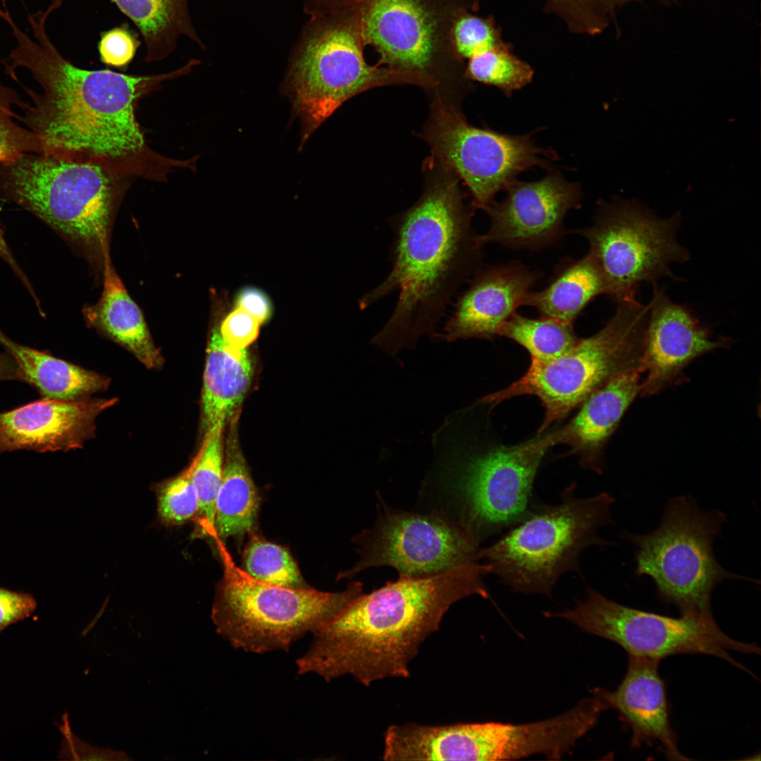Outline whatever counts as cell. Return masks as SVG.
Listing matches in <instances>:
<instances>
[{"instance_id": "1", "label": "cell", "mask_w": 761, "mask_h": 761, "mask_svg": "<svg viewBox=\"0 0 761 761\" xmlns=\"http://www.w3.org/2000/svg\"><path fill=\"white\" fill-rule=\"evenodd\" d=\"M51 3L44 10L27 13L34 39L16 23L8 25L16 46L2 60L6 74L27 69L39 92L18 82L31 99L18 120L40 140L44 153L89 162L125 177L165 182L176 169L194 170L196 158L173 159L147 144L135 116L139 99L163 82L190 73L197 63L191 60L171 72L125 75L110 70H86L66 59L47 30L49 17L56 11Z\"/></svg>"}, {"instance_id": "2", "label": "cell", "mask_w": 761, "mask_h": 761, "mask_svg": "<svg viewBox=\"0 0 761 761\" xmlns=\"http://www.w3.org/2000/svg\"><path fill=\"white\" fill-rule=\"evenodd\" d=\"M481 591L480 578L470 566L399 576L360 595L314 633L309 649L297 661L298 673H314L328 681L351 675L364 686L407 677L409 662L450 607Z\"/></svg>"}, {"instance_id": "3", "label": "cell", "mask_w": 761, "mask_h": 761, "mask_svg": "<svg viewBox=\"0 0 761 761\" xmlns=\"http://www.w3.org/2000/svg\"><path fill=\"white\" fill-rule=\"evenodd\" d=\"M456 180L431 187L394 221L392 268L359 301L365 309L398 292L396 306L372 344L388 354L435 332L457 290L480 268L483 245Z\"/></svg>"}, {"instance_id": "4", "label": "cell", "mask_w": 761, "mask_h": 761, "mask_svg": "<svg viewBox=\"0 0 761 761\" xmlns=\"http://www.w3.org/2000/svg\"><path fill=\"white\" fill-rule=\"evenodd\" d=\"M433 441L435 457L420 490L421 511L441 516L479 543L527 514L539 466L552 447L547 433L514 445L479 446L455 414Z\"/></svg>"}, {"instance_id": "5", "label": "cell", "mask_w": 761, "mask_h": 761, "mask_svg": "<svg viewBox=\"0 0 761 761\" xmlns=\"http://www.w3.org/2000/svg\"><path fill=\"white\" fill-rule=\"evenodd\" d=\"M126 178L89 162L27 154L0 163V196L104 261Z\"/></svg>"}, {"instance_id": "6", "label": "cell", "mask_w": 761, "mask_h": 761, "mask_svg": "<svg viewBox=\"0 0 761 761\" xmlns=\"http://www.w3.org/2000/svg\"><path fill=\"white\" fill-rule=\"evenodd\" d=\"M575 487H567L557 505L531 508L497 540L481 547L490 574L515 592L550 596L563 574L579 570L585 549L610 544L599 530L612 523L614 497L605 492L579 497Z\"/></svg>"}, {"instance_id": "7", "label": "cell", "mask_w": 761, "mask_h": 761, "mask_svg": "<svg viewBox=\"0 0 761 761\" xmlns=\"http://www.w3.org/2000/svg\"><path fill=\"white\" fill-rule=\"evenodd\" d=\"M223 576L211 618L217 632L236 648L263 653L287 650L307 633L319 631L363 593V583L341 592L287 588L258 581L237 567L214 536Z\"/></svg>"}, {"instance_id": "8", "label": "cell", "mask_w": 761, "mask_h": 761, "mask_svg": "<svg viewBox=\"0 0 761 761\" xmlns=\"http://www.w3.org/2000/svg\"><path fill=\"white\" fill-rule=\"evenodd\" d=\"M616 302L614 314L598 332L579 338L559 357L531 359L521 378L478 402L495 406L516 396H536L545 412L537 432L541 434L613 377L630 371L640 372L648 304L640 302L636 295Z\"/></svg>"}, {"instance_id": "9", "label": "cell", "mask_w": 761, "mask_h": 761, "mask_svg": "<svg viewBox=\"0 0 761 761\" xmlns=\"http://www.w3.org/2000/svg\"><path fill=\"white\" fill-rule=\"evenodd\" d=\"M307 37L284 85L303 125L302 142L345 101L370 88L392 83L428 86L423 78L371 66L364 56L360 0H338Z\"/></svg>"}, {"instance_id": "10", "label": "cell", "mask_w": 761, "mask_h": 761, "mask_svg": "<svg viewBox=\"0 0 761 761\" xmlns=\"http://www.w3.org/2000/svg\"><path fill=\"white\" fill-rule=\"evenodd\" d=\"M726 520L719 510H700L691 497L671 499L657 528L623 535L636 547V574L650 576L660 599L681 614L712 616L711 596L719 583L750 579L725 570L714 555V540Z\"/></svg>"}, {"instance_id": "11", "label": "cell", "mask_w": 761, "mask_h": 761, "mask_svg": "<svg viewBox=\"0 0 761 761\" xmlns=\"http://www.w3.org/2000/svg\"><path fill=\"white\" fill-rule=\"evenodd\" d=\"M680 225L679 213L661 218L636 199L614 197L599 204L592 225L574 233L588 240L587 254L602 278L606 295L617 302L636 295L641 283L662 277L677 281L670 265L690 259L677 240Z\"/></svg>"}, {"instance_id": "12", "label": "cell", "mask_w": 761, "mask_h": 761, "mask_svg": "<svg viewBox=\"0 0 761 761\" xmlns=\"http://www.w3.org/2000/svg\"><path fill=\"white\" fill-rule=\"evenodd\" d=\"M545 615L566 619L587 633L617 643L628 655L635 657L660 661L674 655H709L747 671L729 652L760 653L755 644L727 636L713 616L671 617L646 612L613 601L590 586L586 598L573 607Z\"/></svg>"}, {"instance_id": "13", "label": "cell", "mask_w": 761, "mask_h": 761, "mask_svg": "<svg viewBox=\"0 0 761 761\" xmlns=\"http://www.w3.org/2000/svg\"><path fill=\"white\" fill-rule=\"evenodd\" d=\"M376 498L373 526L354 539L359 560L340 578L385 566L399 576H419L483 562L480 543L441 516L392 507L378 493Z\"/></svg>"}, {"instance_id": "14", "label": "cell", "mask_w": 761, "mask_h": 761, "mask_svg": "<svg viewBox=\"0 0 761 761\" xmlns=\"http://www.w3.org/2000/svg\"><path fill=\"white\" fill-rule=\"evenodd\" d=\"M469 9L478 10L475 0H360L364 44L378 54L379 65L434 85L443 64L462 61L452 30Z\"/></svg>"}, {"instance_id": "15", "label": "cell", "mask_w": 761, "mask_h": 761, "mask_svg": "<svg viewBox=\"0 0 761 761\" xmlns=\"http://www.w3.org/2000/svg\"><path fill=\"white\" fill-rule=\"evenodd\" d=\"M427 137L435 154L464 180L472 205L484 211L519 173L547 166L551 154L536 146L528 135L474 127L440 98L434 104Z\"/></svg>"}, {"instance_id": "16", "label": "cell", "mask_w": 761, "mask_h": 761, "mask_svg": "<svg viewBox=\"0 0 761 761\" xmlns=\"http://www.w3.org/2000/svg\"><path fill=\"white\" fill-rule=\"evenodd\" d=\"M500 202L486 210L490 225L479 235L484 246L497 243L513 249H538L553 245L564 236L567 214L580 207L579 185L552 172L533 182L516 180L506 188Z\"/></svg>"}, {"instance_id": "17", "label": "cell", "mask_w": 761, "mask_h": 761, "mask_svg": "<svg viewBox=\"0 0 761 761\" xmlns=\"http://www.w3.org/2000/svg\"><path fill=\"white\" fill-rule=\"evenodd\" d=\"M640 372L646 373L640 383L642 397L687 380L685 369L699 357L719 348H728L734 340L722 337L713 340L710 328L687 307L674 302L652 283V297Z\"/></svg>"}, {"instance_id": "18", "label": "cell", "mask_w": 761, "mask_h": 761, "mask_svg": "<svg viewBox=\"0 0 761 761\" xmlns=\"http://www.w3.org/2000/svg\"><path fill=\"white\" fill-rule=\"evenodd\" d=\"M115 400L44 398L0 413V453L39 452L79 448L92 434L94 421Z\"/></svg>"}, {"instance_id": "19", "label": "cell", "mask_w": 761, "mask_h": 761, "mask_svg": "<svg viewBox=\"0 0 761 761\" xmlns=\"http://www.w3.org/2000/svg\"><path fill=\"white\" fill-rule=\"evenodd\" d=\"M458 297L443 328L447 342L470 338L492 340L540 277L519 261L479 268Z\"/></svg>"}, {"instance_id": "20", "label": "cell", "mask_w": 761, "mask_h": 761, "mask_svg": "<svg viewBox=\"0 0 761 761\" xmlns=\"http://www.w3.org/2000/svg\"><path fill=\"white\" fill-rule=\"evenodd\" d=\"M660 660L629 655L622 681L613 691L596 688L594 695L614 709L631 729V745L656 744L669 760H687L679 751L670 721L666 686Z\"/></svg>"}, {"instance_id": "21", "label": "cell", "mask_w": 761, "mask_h": 761, "mask_svg": "<svg viewBox=\"0 0 761 761\" xmlns=\"http://www.w3.org/2000/svg\"><path fill=\"white\" fill-rule=\"evenodd\" d=\"M640 373H622L592 392L572 419L547 433L552 446L568 445L583 468L602 473L604 447L639 395Z\"/></svg>"}, {"instance_id": "22", "label": "cell", "mask_w": 761, "mask_h": 761, "mask_svg": "<svg viewBox=\"0 0 761 761\" xmlns=\"http://www.w3.org/2000/svg\"><path fill=\"white\" fill-rule=\"evenodd\" d=\"M104 289L98 302L85 309L91 324L130 350L148 368H157L163 359L156 347L142 311L132 299L111 266L104 261Z\"/></svg>"}, {"instance_id": "23", "label": "cell", "mask_w": 761, "mask_h": 761, "mask_svg": "<svg viewBox=\"0 0 761 761\" xmlns=\"http://www.w3.org/2000/svg\"><path fill=\"white\" fill-rule=\"evenodd\" d=\"M252 376L245 349L228 345L214 330L208 347L203 380V425L206 431L231 419L245 395Z\"/></svg>"}, {"instance_id": "24", "label": "cell", "mask_w": 761, "mask_h": 761, "mask_svg": "<svg viewBox=\"0 0 761 761\" xmlns=\"http://www.w3.org/2000/svg\"><path fill=\"white\" fill-rule=\"evenodd\" d=\"M0 345L18 365L22 381L35 387L44 398L74 400L106 389L107 378L46 352L21 345L0 330Z\"/></svg>"}, {"instance_id": "25", "label": "cell", "mask_w": 761, "mask_h": 761, "mask_svg": "<svg viewBox=\"0 0 761 761\" xmlns=\"http://www.w3.org/2000/svg\"><path fill=\"white\" fill-rule=\"evenodd\" d=\"M237 414L226 442L221 486L215 505L214 534L221 540L252 530L259 498L240 451L236 433Z\"/></svg>"}, {"instance_id": "26", "label": "cell", "mask_w": 761, "mask_h": 761, "mask_svg": "<svg viewBox=\"0 0 761 761\" xmlns=\"http://www.w3.org/2000/svg\"><path fill=\"white\" fill-rule=\"evenodd\" d=\"M606 294L602 278L588 254L564 260L550 283L538 292L530 291L524 305L536 309L540 316L574 325L586 306Z\"/></svg>"}, {"instance_id": "27", "label": "cell", "mask_w": 761, "mask_h": 761, "mask_svg": "<svg viewBox=\"0 0 761 761\" xmlns=\"http://www.w3.org/2000/svg\"><path fill=\"white\" fill-rule=\"evenodd\" d=\"M137 26L146 45L144 61H159L175 51L181 36L201 44L187 0H111Z\"/></svg>"}, {"instance_id": "28", "label": "cell", "mask_w": 761, "mask_h": 761, "mask_svg": "<svg viewBox=\"0 0 761 761\" xmlns=\"http://www.w3.org/2000/svg\"><path fill=\"white\" fill-rule=\"evenodd\" d=\"M497 336L514 341L528 352L531 359L538 360L559 357L580 338L572 324L542 316L528 318L516 311L501 325Z\"/></svg>"}, {"instance_id": "29", "label": "cell", "mask_w": 761, "mask_h": 761, "mask_svg": "<svg viewBox=\"0 0 761 761\" xmlns=\"http://www.w3.org/2000/svg\"><path fill=\"white\" fill-rule=\"evenodd\" d=\"M225 421L220 420L206 431L202 445L185 470L197 493L198 516L202 532L214 534L215 505L223 468V432Z\"/></svg>"}, {"instance_id": "30", "label": "cell", "mask_w": 761, "mask_h": 761, "mask_svg": "<svg viewBox=\"0 0 761 761\" xmlns=\"http://www.w3.org/2000/svg\"><path fill=\"white\" fill-rule=\"evenodd\" d=\"M466 75L495 86L509 96L531 82V66L513 54L510 45L495 49L469 59Z\"/></svg>"}, {"instance_id": "31", "label": "cell", "mask_w": 761, "mask_h": 761, "mask_svg": "<svg viewBox=\"0 0 761 761\" xmlns=\"http://www.w3.org/2000/svg\"><path fill=\"white\" fill-rule=\"evenodd\" d=\"M244 565V571L258 581L287 588L303 587L297 564L278 545L253 538L245 551Z\"/></svg>"}, {"instance_id": "32", "label": "cell", "mask_w": 761, "mask_h": 761, "mask_svg": "<svg viewBox=\"0 0 761 761\" xmlns=\"http://www.w3.org/2000/svg\"><path fill=\"white\" fill-rule=\"evenodd\" d=\"M27 104L11 87L0 81V163L12 162L27 154H44L38 137L16 120L13 106Z\"/></svg>"}, {"instance_id": "33", "label": "cell", "mask_w": 761, "mask_h": 761, "mask_svg": "<svg viewBox=\"0 0 761 761\" xmlns=\"http://www.w3.org/2000/svg\"><path fill=\"white\" fill-rule=\"evenodd\" d=\"M476 11H464L454 24V47L462 60L507 45L493 18L477 16Z\"/></svg>"}, {"instance_id": "34", "label": "cell", "mask_w": 761, "mask_h": 761, "mask_svg": "<svg viewBox=\"0 0 761 761\" xmlns=\"http://www.w3.org/2000/svg\"><path fill=\"white\" fill-rule=\"evenodd\" d=\"M546 8L575 33L596 35L608 25L613 8L605 0H546Z\"/></svg>"}, {"instance_id": "35", "label": "cell", "mask_w": 761, "mask_h": 761, "mask_svg": "<svg viewBox=\"0 0 761 761\" xmlns=\"http://www.w3.org/2000/svg\"><path fill=\"white\" fill-rule=\"evenodd\" d=\"M198 510L197 493L186 471L159 489L158 512L165 522L185 523L197 515Z\"/></svg>"}, {"instance_id": "36", "label": "cell", "mask_w": 761, "mask_h": 761, "mask_svg": "<svg viewBox=\"0 0 761 761\" xmlns=\"http://www.w3.org/2000/svg\"><path fill=\"white\" fill-rule=\"evenodd\" d=\"M140 41L127 25H122L101 33L98 43L100 61L104 64L126 68L132 61Z\"/></svg>"}, {"instance_id": "37", "label": "cell", "mask_w": 761, "mask_h": 761, "mask_svg": "<svg viewBox=\"0 0 761 761\" xmlns=\"http://www.w3.org/2000/svg\"><path fill=\"white\" fill-rule=\"evenodd\" d=\"M68 722L65 721L62 726L61 731L63 738L59 755L61 759L94 761L132 760L123 751L99 748L81 740L72 733Z\"/></svg>"}, {"instance_id": "38", "label": "cell", "mask_w": 761, "mask_h": 761, "mask_svg": "<svg viewBox=\"0 0 761 761\" xmlns=\"http://www.w3.org/2000/svg\"><path fill=\"white\" fill-rule=\"evenodd\" d=\"M259 325L254 318L237 307L224 320L219 332L230 346L245 349L258 336Z\"/></svg>"}, {"instance_id": "39", "label": "cell", "mask_w": 761, "mask_h": 761, "mask_svg": "<svg viewBox=\"0 0 761 761\" xmlns=\"http://www.w3.org/2000/svg\"><path fill=\"white\" fill-rule=\"evenodd\" d=\"M37 607V600L32 594L0 586V633L30 617Z\"/></svg>"}, {"instance_id": "40", "label": "cell", "mask_w": 761, "mask_h": 761, "mask_svg": "<svg viewBox=\"0 0 761 761\" xmlns=\"http://www.w3.org/2000/svg\"><path fill=\"white\" fill-rule=\"evenodd\" d=\"M237 305L259 323L268 320L271 314V305L266 295L258 289L247 287L237 295Z\"/></svg>"}, {"instance_id": "41", "label": "cell", "mask_w": 761, "mask_h": 761, "mask_svg": "<svg viewBox=\"0 0 761 761\" xmlns=\"http://www.w3.org/2000/svg\"><path fill=\"white\" fill-rule=\"evenodd\" d=\"M0 257L10 266L15 275L20 280L23 285L30 292L32 297L38 309L42 310L40 307L39 301L33 290V287L28 280L27 276L21 269L18 264L17 263L15 257L13 255L7 242L4 238L3 230L0 226Z\"/></svg>"}, {"instance_id": "42", "label": "cell", "mask_w": 761, "mask_h": 761, "mask_svg": "<svg viewBox=\"0 0 761 761\" xmlns=\"http://www.w3.org/2000/svg\"><path fill=\"white\" fill-rule=\"evenodd\" d=\"M7 380L22 381V375L13 359L8 354L0 352V380Z\"/></svg>"}, {"instance_id": "43", "label": "cell", "mask_w": 761, "mask_h": 761, "mask_svg": "<svg viewBox=\"0 0 761 761\" xmlns=\"http://www.w3.org/2000/svg\"><path fill=\"white\" fill-rule=\"evenodd\" d=\"M605 1L607 3H608L613 8L614 6H616L617 4H624L625 2H627V1H631V0H605Z\"/></svg>"}]
</instances>
